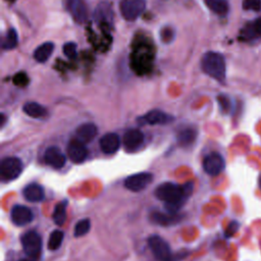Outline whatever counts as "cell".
<instances>
[{
    "label": "cell",
    "mask_w": 261,
    "mask_h": 261,
    "mask_svg": "<svg viewBox=\"0 0 261 261\" xmlns=\"http://www.w3.org/2000/svg\"><path fill=\"white\" fill-rule=\"evenodd\" d=\"M192 190V182H188L185 186L164 182L157 187L155 195L159 200L165 203V209L169 214H175L191 195Z\"/></svg>",
    "instance_id": "1"
},
{
    "label": "cell",
    "mask_w": 261,
    "mask_h": 261,
    "mask_svg": "<svg viewBox=\"0 0 261 261\" xmlns=\"http://www.w3.org/2000/svg\"><path fill=\"white\" fill-rule=\"evenodd\" d=\"M202 70L218 82H223L226 74L225 60L222 54L214 51L206 52L201 60Z\"/></svg>",
    "instance_id": "2"
},
{
    "label": "cell",
    "mask_w": 261,
    "mask_h": 261,
    "mask_svg": "<svg viewBox=\"0 0 261 261\" xmlns=\"http://www.w3.org/2000/svg\"><path fill=\"white\" fill-rule=\"evenodd\" d=\"M22 171V162L17 157H6L1 161L0 174L3 180H12Z\"/></svg>",
    "instance_id": "3"
},
{
    "label": "cell",
    "mask_w": 261,
    "mask_h": 261,
    "mask_svg": "<svg viewBox=\"0 0 261 261\" xmlns=\"http://www.w3.org/2000/svg\"><path fill=\"white\" fill-rule=\"evenodd\" d=\"M21 245L24 253L28 256L32 258H37L42 250V239L38 232L30 230L22 234Z\"/></svg>",
    "instance_id": "4"
},
{
    "label": "cell",
    "mask_w": 261,
    "mask_h": 261,
    "mask_svg": "<svg viewBox=\"0 0 261 261\" xmlns=\"http://www.w3.org/2000/svg\"><path fill=\"white\" fill-rule=\"evenodd\" d=\"M148 245L154 257L158 261H170L171 250L168 244L159 236H151L148 239Z\"/></svg>",
    "instance_id": "5"
},
{
    "label": "cell",
    "mask_w": 261,
    "mask_h": 261,
    "mask_svg": "<svg viewBox=\"0 0 261 261\" xmlns=\"http://www.w3.org/2000/svg\"><path fill=\"white\" fill-rule=\"evenodd\" d=\"M146 8V0H121L119 9L121 15L127 20L137 19Z\"/></svg>",
    "instance_id": "6"
},
{
    "label": "cell",
    "mask_w": 261,
    "mask_h": 261,
    "mask_svg": "<svg viewBox=\"0 0 261 261\" xmlns=\"http://www.w3.org/2000/svg\"><path fill=\"white\" fill-rule=\"evenodd\" d=\"M225 162L223 157L217 153V152H212L205 156L203 160V168L206 173L209 175L215 176L218 175L222 170L224 169Z\"/></svg>",
    "instance_id": "7"
},
{
    "label": "cell",
    "mask_w": 261,
    "mask_h": 261,
    "mask_svg": "<svg viewBox=\"0 0 261 261\" xmlns=\"http://www.w3.org/2000/svg\"><path fill=\"white\" fill-rule=\"evenodd\" d=\"M153 179V175L149 172H140L129 175L124 180V186L127 190L139 192L145 189Z\"/></svg>",
    "instance_id": "8"
},
{
    "label": "cell",
    "mask_w": 261,
    "mask_h": 261,
    "mask_svg": "<svg viewBox=\"0 0 261 261\" xmlns=\"http://www.w3.org/2000/svg\"><path fill=\"white\" fill-rule=\"evenodd\" d=\"M144 143V135L140 129L130 128L122 137L123 148L127 152H135L141 148Z\"/></svg>",
    "instance_id": "9"
},
{
    "label": "cell",
    "mask_w": 261,
    "mask_h": 261,
    "mask_svg": "<svg viewBox=\"0 0 261 261\" xmlns=\"http://www.w3.org/2000/svg\"><path fill=\"white\" fill-rule=\"evenodd\" d=\"M67 155L72 162L82 163L88 156V149L85 146V143L74 139L71 140L67 145Z\"/></svg>",
    "instance_id": "10"
},
{
    "label": "cell",
    "mask_w": 261,
    "mask_h": 261,
    "mask_svg": "<svg viewBox=\"0 0 261 261\" xmlns=\"http://www.w3.org/2000/svg\"><path fill=\"white\" fill-rule=\"evenodd\" d=\"M45 162L55 169H59L64 166L66 162L65 155L61 152V150L56 146H51L47 148L44 155Z\"/></svg>",
    "instance_id": "11"
},
{
    "label": "cell",
    "mask_w": 261,
    "mask_h": 261,
    "mask_svg": "<svg viewBox=\"0 0 261 261\" xmlns=\"http://www.w3.org/2000/svg\"><path fill=\"white\" fill-rule=\"evenodd\" d=\"M139 120L142 123H147L150 125L155 124H167L173 120V117L160 110H151L146 113L144 116L140 117Z\"/></svg>",
    "instance_id": "12"
},
{
    "label": "cell",
    "mask_w": 261,
    "mask_h": 261,
    "mask_svg": "<svg viewBox=\"0 0 261 261\" xmlns=\"http://www.w3.org/2000/svg\"><path fill=\"white\" fill-rule=\"evenodd\" d=\"M33 219V213L30 208L22 205H15L11 210V220L18 226L30 223Z\"/></svg>",
    "instance_id": "13"
},
{
    "label": "cell",
    "mask_w": 261,
    "mask_h": 261,
    "mask_svg": "<svg viewBox=\"0 0 261 261\" xmlns=\"http://www.w3.org/2000/svg\"><path fill=\"white\" fill-rule=\"evenodd\" d=\"M67 9L73 19L79 22H85L88 17V9L83 0H68Z\"/></svg>",
    "instance_id": "14"
},
{
    "label": "cell",
    "mask_w": 261,
    "mask_h": 261,
    "mask_svg": "<svg viewBox=\"0 0 261 261\" xmlns=\"http://www.w3.org/2000/svg\"><path fill=\"white\" fill-rule=\"evenodd\" d=\"M100 148L105 154H113L120 147V138L117 134L108 133L100 139Z\"/></svg>",
    "instance_id": "15"
},
{
    "label": "cell",
    "mask_w": 261,
    "mask_h": 261,
    "mask_svg": "<svg viewBox=\"0 0 261 261\" xmlns=\"http://www.w3.org/2000/svg\"><path fill=\"white\" fill-rule=\"evenodd\" d=\"M98 128L93 122H86L76 128V139L83 143L91 142L97 135Z\"/></svg>",
    "instance_id": "16"
},
{
    "label": "cell",
    "mask_w": 261,
    "mask_h": 261,
    "mask_svg": "<svg viewBox=\"0 0 261 261\" xmlns=\"http://www.w3.org/2000/svg\"><path fill=\"white\" fill-rule=\"evenodd\" d=\"M23 196L29 202H41L44 199V189L38 184H30L23 190Z\"/></svg>",
    "instance_id": "17"
},
{
    "label": "cell",
    "mask_w": 261,
    "mask_h": 261,
    "mask_svg": "<svg viewBox=\"0 0 261 261\" xmlns=\"http://www.w3.org/2000/svg\"><path fill=\"white\" fill-rule=\"evenodd\" d=\"M53 50H54V44L52 42H45L36 48V50L34 51V58L38 62L43 63L48 60Z\"/></svg>",
    "instance_id": "18"
},
{
    "label": "cell",
    "mask_w": 261,
    "mask_h": 261,
    "mask_svg": "<svg viewBox=\"0 0 261 261\" xmlns=\"http://www.w3.org/2000/svg\"><path fill=\"white\" fill-rule=\"evenodd\" d=\"M23 112L33 117V118H41L47 114V109L37 102H28L22 107Z\"/></svg>",
    "instance_id": "19"
},
{
    "label": "cell",
    "mask_w": 261,
    "mask_h": 261,
    "mask_svg": "<svg viewBox=\"0 0 261 261\" xmlns=\"http://www.w3.org/2000/svg\"><path fill=\"white\" fill-rule=\"evenodd\" d=\"M206 6L218 15H225L228 12L229 5L227 0H204Z\"/></svg>",
    "instance_id": "20"
},
{
    "label": "cell",
    "mask_w": 261,
    "mask_h": 261,
    "mask_svg": "<svg viewBox=\"0 0 261 261\" xmlns=\"http://www.w3.org/2000/svg\"><path fill=\"white\" fill-rule=\"evenodd\" d=\"M151 219L153 222L160 224V225H170L173 224L174 222L178 221L179 217L176 216L175 214H164L160 212H153L151 214Z\"/></svg>",
    "instance_id": "21"
},
{
    "label": "cell",
    "mask_w": 261,
    "mask_h": 261,
    "mask_svg": "<svg viewBox=\"0 0 261 261\" xmlns=\"http://www.w3.org/2000/svg\"><path fill=\"white\" fill-rule=\"evenodd\" d=\"M66 201H62L55 206L53 212V220L55 224L62 225L66 219Z\"/></svg>",
    "instance_id": "22"
},
{
    "label": "cell",
    "mask_w": 261,
    "mask_h": 261,
    "mask_svg": "<svg viewBox=\"0 0 261 261\" xmlns=\"http://www.w3.org/2000/svg\"><path fill=\"white\" fill-rule=\"evenodd\" d=\"M196 139V132L193 128H185L177 135V142L181 146L191 145Z\"/></svg>",
    "instance_id": "23"
},
{
    "label": "cell",
    "mask_w": 261,
    "mask_h": 261,
    "mask_svg": "<svg viewBox=\"0 0 261 261\" xmlns=\"http://www.w3.org/2000/svg\"><path fill=\"white\" fill-rule=\"evenodd\" d=\"M17 43H18L17 33L15 32L14 29H9L3 39V42H2L3 49H6V50L13 49L17 46Z\"/></svg>",
    "instance_id": "24"
},
{
    "label": "cell",
    "mask_w": 261,
    "mask_h": 261,
    "mask_svg": "<svg viewBox=\"0 0 261 261\" xmlns=\"http://www.w3.org/2000/svg\"><path fill=\"white\" fill-rule=\"evenodd\" d=\"M63 237H64V233L62 230L56 229L52 231L48 241V249L51 251L57 250L63 241Z\"/></svg>",
    "instance_id": "25"
},
{
    "label": "cell",
    "mask_w": 261,
    "mask_h": 261,
    "mask_svg": "<svg viewBox=\"0 0 261 261\" xmlns=\"http://www.w3.org/2000/svg\"><path fill=\"white\" fill-rule=\"evenodd\" d=\"M90 227H91V222L89 219L86 218V219L80 220L74 226V231H73L74 237L85 236L90 230Z\"/></svg>",
    "instance_id": "26"
},
{
    "label": "cell",
    "mask_w": 261,
    "mask_h": 261,
    "mask_svg": "<svg viewBox=\"0 0 261 261\" xmlns=\"http://www.w3.org/2000/svg\"><path fill=\"white\" fill-rule=\"evenodd\" d=\"M63 54L69 58L73 59L76 56V44L73 42H67L63 45Z\"/></svg>",
    "instance_id": "27"
},
{
    "label": "cell",
    "mask_w": 261,
    "mask_h": 261,
    "mask_svg": "<svg viewBox=\"0 0 261 261\" xmlns=\"http://www.w3.org/2000/svg\"><path fill=\"white\" fill-rule=\"evenodd\" d=\"M245 10L260 11L261 10V0H243L242 4Z\"/></svg>",
    "instance_id": "28"
},
{
    "label": "cell",
    "mask_w": 261,
    "mask_h": 261,
    "mask_svg": "<svg viewBox=\"0 0 261 261\" xmlns=\"http://www.w3.org/2000/svg\"><path fill=\"white\" fill-rule=\"evenodd\" d=\"M13 83H14L16 86L24 87V86H27L28 83H29V77H28L27 73H24V72H18V73H16V74L13 76Z\"/></svg>",
    "instance_id": "29"
},
{
    "label": "cell",
    "mask_w": 261,
    "mask_h": 261,
    "mask_svg": "<svg viewBox=\"0 0 261 261\" xmlns=\"http://www.w3.org/2000/svg\"><path fill=\"white\" fill-rule=\"evenodd\" d=\"M217 100H218L219 106L222 109V111L227 112L229 110V108H230V101H229V99L226 96L220 95V96L217 97Z\"/></svg>",
    "instance_id": "30"
},
{
    "label": "cell",
    "mask_w": 261,
    "mask_h": 261,
    "mask_svg": "<svg viewBox=\"0 0 261 261\" xmlns=\"http://www.w3.org/2000/svg\"><path fill=\"white\" fill-rule=\"evenodd\" d=\"M252 24H253V29H254V31H255L256 36L261 37V17L257 18V19L254 21V23H252Z\"/></svg>",
    "instance_id": "31"
},
{
    "label": "cell",
    "mask_w": 261,
    "mask_h": 261,
    "mask_svg": "<svg viewBox=\"0 0 261 261\" xmlns=\"http://www.w3.org/2000/svg\"><path fill=\"white\" fill-rule=\"evenodd\" d=\"M1 125H3V123H4V121H5V116H4V114H1Z\"/></svg>",
    "instance_id": "32"
},
{
    "label": "cell",
    "mask_w": 261,
    "mask_h": 261,
    "mask_svg": "<svg viewBox=\"0 0 261 261\" xmlns=\"http://www.w3.org/2000/svg\"><path fill=\"white\" fill-rule=\"evenodd\" d=\"M258 184H259V188H260V190H261V174H260V176H259V180H258Z\"/></svg>",
    "instance_id": "33"
},
{
    "label": "cell",
    "mask_w": 261,
    "mask_h": 261,
    "mask_svg": "<svg viewBox=\"0 0 261 261\" xmlns=\"http://www.w3.org/2000/svg\"><path fill=\"white\" fill-rule=\"evenodd\" d=\"M19 261H32V260H27V259H21V260H19Z\"/></svg>",
    "instance_id": "34"
}]
</instances>
